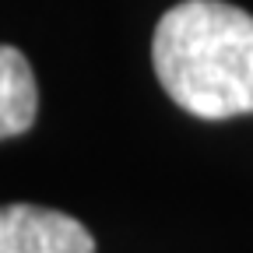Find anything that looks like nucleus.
<instances>
[{"label":"nucleus","instance_id":"nucleus-1","mask_svg":"<svg viewBox=\"0 0 253 253\" xmlns=\"http://www.w3.org/2000/svg\"><path fill=\"white\" fill-rule=\"evenodd\" d=\"M151 63L166 95L190 116L253 113V14L225 0H183L155 25Z\"/></svg>","mask_w":253,"mask_h":253},{"label":"nucleus","instance_id":"nucleus-2","mask_svg":"<svg viewBox=\"0 0 253 253\" xmlns=\"http://www.w3.org/2000/svg\"><path fill=\"white\" fill-rule=\"evenodd\" d=\"M0 253H95V239L78 218L63 211L39 204H4Z\"/></svg>","mask_w":253,"mask_h":253},{"label":"nucleus","instance_id":"nucleus-3","mask_svg":"<svg viewBox=\"0 0 253 253\" xmlns=\"http://www.w3.org/2000/svg\"><path fill=\"white\" fill-rule=\"evenodd\" d=\"M39 116V88L28 60L14 46H0V141L25 134Z\"/></svg>","mask_w":253,"mask_h":253}]
</instances>
